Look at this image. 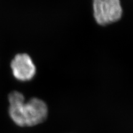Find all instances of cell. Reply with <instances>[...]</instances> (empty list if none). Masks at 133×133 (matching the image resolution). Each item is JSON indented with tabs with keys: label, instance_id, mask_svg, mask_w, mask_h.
I'll return each mask as SVG.
<instances>
[{
	"label": "cell",
	"instance_id": "6da1fadb",
	"mask_svg": "<svg viewBox=\"0 0 133 133\" xmlns=\"http://www.w3.org/2000/svg\"><path fill=\"white\" fill-rule=\"evenodd\" d=\"M8 101L9 116L16 125L21 127L36 126L47 118L48 108L42 100L31 98L25 102L22 93L13 91L9 94Z\"/></svg>",
	"mask_w": 133,
	"mask_h": 133
},
{
	"label": "cell",
	"instance_id": "7a4b0ae2",
	"mask_svg": "<svg viewBox=\"0 0 133 133\" xmlns=\"http://www.w3.org/2000/svg\"><path fill=\"white\" fill-rule=\"evenodd\" d=\"M92 3L94 17L99 25L112 24L122 17L120 0H92Z\"/></svg>",
	"mask_w": 133,
	"mask_h": 133
},
{
	"label": "cell",
	"instance_id": "3957f363",
	"mask_svg": "<svg viewBox=\"0 0 133 133\" xmlns=\"http://www.w3.org/2000/svg\"><path fill=\"white\" fill-rule=\"evenodd\" d=\"M11 67L13 75L19 81H29L35 75L36 66L26 54L16 55L11 63Z\"/></svg>",
	"mask_w": 133,
	"mask_h": 133
}]
</instances>
